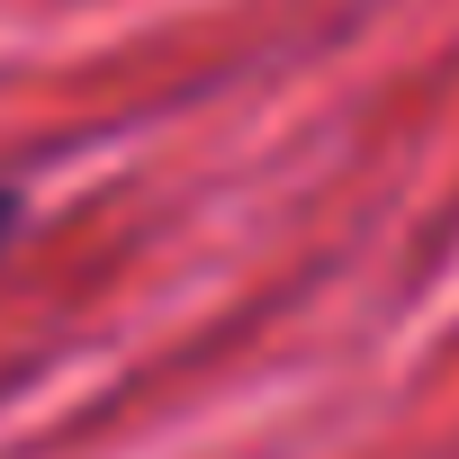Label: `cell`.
Segmentation results:
<instances>
[{
    "label": "cell",
    "instance_id": "1",
    "mask_svg": "<svg viewBox=\"0 0 459 459\" xmlns=\"http://www.w3.org/2000/svg\"><path fill=\"white\" fill-rule=\"evenodd\" d=\"M19 216H28V207H19V189H0V253H10V235H19Z\"/></svg>",
    "mask_w": 459,
    "mask_h": 459
}]
</instances>
